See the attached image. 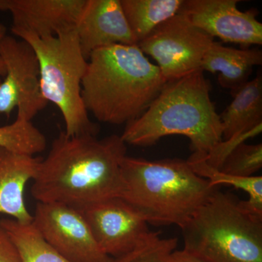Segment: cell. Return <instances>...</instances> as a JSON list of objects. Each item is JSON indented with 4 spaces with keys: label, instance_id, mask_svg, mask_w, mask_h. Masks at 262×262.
I'll return each mask as SVG.
<instances>
[{
    "label": "cell",
    "instance_id": "obj_1",
    "mask_svg": "<svg viewBox=\"0 0 262 262\" xmlns=\"http://www.w3.org/2000/svg\"><path fill=\"white\" fill-rule=\"evenodd\" d=\"M126 156L127 144L120 136L98 139L93 134L68 136L61 131L39 163L33 198L78 210L120 198L121 164Z\"/></svg>",
    "mask_w": 262,
    "mask_h": 262
},
{
    "label": "cell",
    "instance_id": "obj_2",
    "mask_svg": "<svg viewBox=\"0 0 262 262\" xmlns=\"http://www.w3.org/2000/svg\"><path fill=\"white\" fill-rule=\"evenodd\" d=\"M165 83L137 45H115L90 55L82 101L98 121L127 125L146 111Z\"/></svg>",
    "mask_w": 262,
    "mask_h": 262
},
{
    "label": "cell",
    "instance_id": "obj_3",
    "mask_svg": "<svg viewBox=\"0 0 262 262\" xmlns=\"http://www.w3.org/2000/svg\"><path fill=\"white\" fill-rule=\"evenodd\" d=\"M203 72L196 70L166 82L146 111L127 124L122 141L148 146L165 136H184L190 140L194 153L206 156L223 140V127Z\"/></svg>",
    "mask_w": 262,
    "mask_h": 262
},
{
    "label": "cell",
    "instance_id": "obj_4",
    "mask_svg": "<svg viewBox=\"0 0 262 262\" xmlns=\"http://www.w3.org/2000/svg\"><path fill=\"white\" fill-rule=\"evenodd\" d=\"M123 192L127 202L149 225L181 227L220 189L196 175L187 160H122Z\"/></svg>",
    "mask_w": 262,
    "mask_h": 262
},
{
    "label": "cell",
    "instance_id": "obj_5",
    "mask_svg": "<svg viewBox=\"0 0 262 262\" xmlns=\"http://www.w3.org/2000/svg\"><path fill=\"white\" fill-rule=\"evenodd\" d=\"M180 229L184 249L207 262H262V220L220 188Z\"/></svg>",
    "mask_w": 262,
    "mask_h": 262
},
{
    "label": "cell",
    "instance_id": "obj_6",
    "mask_svg": "<svg viewBox=\"0 0 262 262\" xmlns=\"http://www.w3.org/2000/svg\"><path fill=\"white\" fill-rule=\"evenodd\" d=\"M28 42L39 61L40 89L48 103L56 105L65 122L68 136L98 134L82 98V81L88 60L81 49L75 29L53 37L41 38L24 31L12 32Z\"/></svg>",
    "mask_w": 262,
    "mask_h": 262
},
{
    "label": "cell",
    "instance_id": "obj_7",
    "mask_svg": "<svg viewBox=\"0 0 262 262\" xmlns=\"http://www.w3.org/2000/svg\"><path fill=\"white\" fill-rule=\"evenodd\" d=\"M213 41L178 13L160 24L137 46L157 62L168 82L201 70L203 57Z\"/></svg>",
    "mask_w": 262,
    "mask_h": 262
},
{
    "label": "cell",
    "instance_id": "obj_8",
    "mask_svg": "<svg viewBox=\"0 0 262 262\" xmlns=\"http://www.w3.org/2000/svg\"><path fill=\"white\" fill-rule=\"evenodd\" d=\"M0 58L6 70L0 83V114L32 121L47 106L40 89L39 61L35 52L23 39L5 35L0 40Z\"/></svg>",
    "mask_w": 262,
    "mask_h": 262
},
{
    "label": "cell",
    "instance_id": "obj_9",
    "mask_svg": "<svg viewBox=\"0 0 262 262\" xmlns=\"http://www.w3.org/2000/svg\"><path fill=\"white\" fill-rule=\"evenodd\" d=\"M33 225L44 239L71 262H113L100 248L80 210L37 202Z\"/></svg>",
    "mask_w": 262,
    "mask_h": 262
},
{
    "label": "cell",
    "instance_id": "obj_10",
    "mask_svg": "<svg viewBox=\"0 0 262 262\" xmlns=\"http://www.w3.org/2000/svg\"><path fill=\"white\" fill-rule=\"evenodd\" d=\"M80 211L98 246L113 258L130 252L155 232L139 212L121 198L98 202Z\"/></svg>",
    "mask_w": 262,
    "mask_h": 262
},
{
    "label": "cell",
    "instance_id": "obj_11",
    "mask_svg": "<svg viewBox=\"0 0 262 262\" xmlns=\"http://www.w3.org/2000/svg\"><path fill=\"white\" fill-rule=\"evenodd\" d=\"M238 0H184L179 13L211 37L244 46L262 44V24L254 9L243 12Z\"/></svg>",
    "mask_w": 262,
    "mask_h": 262
},
{
    "label": "cell",
    "instance_id": "obj_12",
    "mask_svg": "<svg viewBox=\"0 0 262 262\" xmlns=\"http://www.w3.org/2000/svg\"><path fill=\"white\" fill-rule=\"evenodd\" d=\"M86 0H0V11L13 18L11 32L53 37L75 29Z\"/></svg>",
    "mask_w": 262,
    "mask_h": 262
},
{
    "label": "cell",
    "instance_id": "obj_13",
    "mask_svg": "<svg viewBox=\"0 0 262 262\" xmlns=\"http://www.w3.org/2000/svg\"><path fill=\"white\" fill-rule=\"evenodd\" d=\"M75 30L87 60L91 53L100 48L137 45L120 0H86Z\"/></svg>",
    "mask_w": 262,
    "mask_h": 262
},
{
    "label": "cell",
    "instance_id": "obj_14",
    "mask_svg": "<svg viewBox=\"0 0 262 262\" xmlns=\"http://www.w3.org/2000/svg\"><path fill=\"white\" fill-rule=\"evenodd\" d=\"M42 158L0 147V213L21 223H32L24 200L29 180L35 178Z\"/></svg>",
    "mask_w": 262,
    "mask_h": 262
},
{
    "label": "cell",
    "instance_id": "obj_15",
    "mask_svg": "<svg viewBox=\"0 0 262 262\" xmlns=\"http://www.w3.org/2000/svg\"><path fill=\"white\" fill-rule=\"evenodd\" d=\"M261 63L259 50L236 49L213 41L203 57L201 70L218 73L220 85L234 94L248 82L253 67Z\"/></svg>",
    "mask_w": 262,
    "mask_h": 262
},
{
    "label": "cell",
    "instance_id": "obj_16",
    "mask_svg": "<svg viewBox=\"0 0 262 262\" xmlns=\"http://www.w3.org/2000/svg\"><path fill=\"white\" fill-rule=\"evenodd\" d=\"M233 100L220 115L223 139L262 124V77L261 72L248 80L234 94Z\"/></svg>",
    "mask_w": 262,
    "mask_h": 262
},
{
    "label": "cell",
    "instance_id": "obj_17",
    "mask_svg": "<svg viewBox=\"0 0 262 262\" xmlns=\"http://www.w3.org/2000/svg\"><path fill=\"white\" fill-rule=\"evenodd\" d=\"M131 32L139 43L160 24L178 14L184 0H120Z\"/></svg>",
    "mask_w": 262,
    "mask_h": 262
},
{
    "label": "cell",
    "instance_id": "obj_18",
    "mask_svg": "<svg viewBox=\"0 0 262 262\" xmlns=\"http://www.w3.org/2000/svg\"><path fill=\"white\" fill-rule=\"evenodd\" d=\"M193 171L207 179L211 185L220 187L222 184L232 186L248 194L247 201H239L241 207L250 214L262 220V177H236L222 173L220 170L208 165L201 155L193 153L187 160Z\"/></svg>",
    "mask_w": 262,
    "mask_h": 262
},
{
    "label": "cell",
    "instance_id": "obj_19",
    "mask_svg": "<svg viewBox=\"0 0 262 262\" xmlns=\"http://www.w3.org/2000/svg\"><path fill=\"white\" fill-rule=\"evenodd\" d=\"M23 262H71L56 251L39 233L33 223H21L13 219L0 220Z\"/></svg>",
    "mask_w": 262,
    "mask_h": 262
},
{
    "label": "cell",
    "instance_id": "obj_20",
    "mask_svg": "<svg viewBox=\"0 0 262 262\" xmlns=\"http://www.w3.org/2000/svg\"><path fill=\"white\" fill-rule=\"evenodd\" d=\"M47 146L46 136L32 121L16 118L13 123L0 127V147L35 156Z\"/></svg>",
    "mask_w": 262,
    "mask_h": 262
},
{
    "label": "cell",
    "instance_id": "obj_21",
    "mask_svg": "<svg viewBox=\"0 0 262 262\" xmlns=\"http://www.w3.org/2000/svg\"><path fill=\"white\" fill-rule=\"evenodd\" d=\"M262 168V144H241L227 157L220 170L241 177L255 176Z\"/></svg>",
    "mask_w": 262,
    "mask_h": 262
},
{
    "label": "cell",
    "instance_id": "obj_22",
    "mask_svg": "<svg viewBox=\"0 0 262 262\" xmlns=\"http://www.w3.org/2000/svg\"><path fill=\"white\" fill-rule=\"evenodd\" d=\"M177 245V237L164 238L160 237V232H155L144 244L126 254L114 258L113 262H165Z\"/></svg>",
    "mask_w": 262,
    "mask_h": 262
},
{
    "label": "cell",
    "instance_id": "obj_23",
    "mask_svg": "<svg viewBox=\"0 0 262 262\" xmlns=\"http://www.w3.org/2000/svg\"><path fill=\"white\" fill-rule=\"evenodd\" d=\"M261 131L262 124L252 127V128L241 131V132L231 136L229 139H223L221 142L217 144L206 156L201 155L208 165L212 168L220 170L227 157L237 146L246 143L248 139L258 136V134H261Z\"/></svg>",
    "mask_w": 262,
    "mask_h": 262
},
{
    "label": "cell",
    "instance_id": "obj_24",
    "mask_svg": "<svg viewBox=\"0 0 262 262\" xmlns=\"http://www.w3.org/2000/svg\"><path fill=\"white\" fill-rule=\"evenodd\" d=\"M0 262H23L18 249L0 225Z\"/></svg>",
    "mask_w": 262,
    "mask_h": 262
},
{
    "label": "cell",
    "instance_id": "obj_25",
    "mask_svg": "<svg viewBox=\"0 0 262 262\" xmlns=\"http://www.w3.org/2000/svg\"><path fill=\"white\" fill-rule=\"evenodd\" d=\"M165 262H207L187 250H175L168 255Z\"/></svg>",
    "mask_w": 262,
    "mask_h": 262
},
{
    "label": "cell",
    "instance_id": "obj_26",
    "mask_svg": "<svg viewBox=\"0 0 262 262\" xmlns=\"http://www.w3.org/2000/svg\"><path fill=\"white\" fill-rule=\"evenodd\" d=\"M6 27L4 24L0 23V40L6 35ZM6 74V70H5V67L3 60L0 58V77H5Z\"/></svg>",
    "mask_w": 262,
    "mask_h": 262
},
{
    "label": "cell",
    "instance_id": "obj_27",
    "mask_svg": "<svg viewBox=\"0 0 262 262\" xmlns=\"http://www.w3.org/2000/svg\"><path fill=\"white\" fill-rule=\"evenodd\" d=\"M1 82H2V79H1V77H0V83H1Z\"/></svg>",
    "mask_w": 262,
    "mask_h": 262
}]
</instances>
